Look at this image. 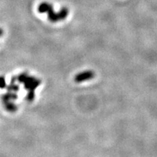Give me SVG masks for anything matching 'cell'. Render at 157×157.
I'll return each instance as SVG.
<instances>
[{
	"label": "cell",
	"mask_w": 157,
	"mask_h": 157,
	"mask_svg": "<svg viewBox=\"0 0 157 157\" xmlns=\"http://www.w3.org/2000/svg\"><path fill=\"white\" fill-rule=\"evenodd\" d=\"M38 11L40 13H48V19L51 22H57L64 20L68 14V9L66 7L63 8L58 13H56L52 5L48 2L41 3L38 7Z\"/></svg>",
	"instance_id": "1"
},
{
	"label": "cell",
	"mask_w": 157,
	"mask_h": 157,
	"mask_svg": "<svg viewBox=\"0 0 157 157\" xmlns=\"http://www.w3.org/2000/svg\"><path fill=\"white\" fill-rule=\"evenodd\" d=\"M94 77V72L92 71H86L82 72V73L77 74L75 76V82H77V83H79V82H82L84 81H86V80L91 79L92 78Z\"/></svg>",
	"instance_id": "2"
}]
</instances>
